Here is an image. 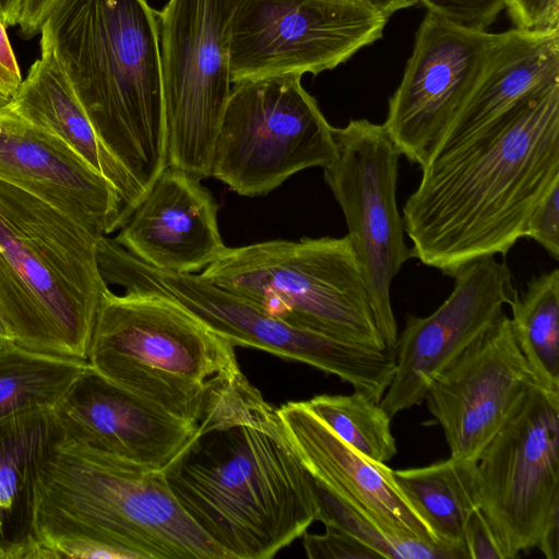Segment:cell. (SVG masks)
<instances>
[{"instance_id": "obj_1", "label": "cell", "mask_w": 559, "mask_h": 559, "mask_svg": "<svg viewBox=\"0 0 559 559\" xmlns=\"http://www.w3.org/2000/svg\"><path fill=\"white\" fill-rule=\"evenodd\" d=\"M166 477L227 559L273 558L317 521L313 479L277 409L241 370L213 389L194 440Z\"/></svg>"}, {"instance_id": "obj_2", "label": "cell", "mask_w": 559, "mask_h": 559, "mask_svg": "<svg viewBox=\"0 0 559 559\" xmlns=\"http://www.w3.org/2000/svg\"><path fill=\"white\" fill-rule=\"evenodd\" d=\"M403 206L411 258L448 276L504 257L559 180V85L426 164Z\"/></svg>"}, {"instance_id": "obj_3", "label": "cell", "mask_w": 559, "mask_h": 559, "mask_svg": "<svg viewBox=\"0 0 559 559\" xmlns=\"http://www.w3.org/2000/svg\"><path fill=\"white\" fill-rule=\"evenodd\" d=\"M36 559H227L181 507L166 473L64 436L37 472Z\"/></svg>"}, {"instance_id": "obj_4", "label": "cell", "mask_w": 559, "mask_h": 559, "mask_svg": "<svg viewBox=\"0 0 559 559\" xmlns=\"http://www.w3.org/2000/svg\"><path fill=\"white\" fill-rule=\"evenodd\" d=\"M40 34L98 136L146 193L167 167L158 14L147 0H58Z\"/></svg>"}, {"instance_id": "obj_5", "label": "cell", "mask_w": 559, "mask_h": 559, "mask_svg": "<svg viewBox=\"0 0 559 559\" xmlns=\"http://www.w3.org/2000/svg\"><path fill=\"white\" fill-rule=\"evenodd\" d=\"M100 237L0 179V312L10 341L87 359L103 292Z\"/></svg>"}, {"instance_id": "obj_6", "label": "cell", "mask_w": 559, "mask_h": 559, "mask_svg": "<svg viewBox=\"0 0 559 559\" xmlns=\"http://www.w3.org/2000/svg\"><path fill=\"white\" fill-rule=\"evenodd\" d=\"M86 361L162 411L198 424L213 389L240 370L235 346L177 302L103 292Z\"/></svg>"}, {"instance_id": "obj_7", "label": "cell", "mask_w": 559, "mask_h": 559, "mask_svg": "<svg viewBox=\"0 0 559 559\" xmlns=\"http://www.w3.org/2000/svg\"><path fill=\"white\" fill-rule=\"evenodd\" d=\"M200 275L294 328L389 349L347 235L226 247Z\"/></svg>"}, {"instance_id": "obj_8", "label": "cell", "mask_w": 559, "mask_h": 559, "mask_svg": "<svg viewBox=\"0 0 559 559\" xmlns=\"http://www.w3.org/2000/svg\"><path fill=\"white\" fill-rule=\"evenodd\" d=\"M100 274L128 293L168 298L226 337L235 347H253L307 364L338 377L380 403L395 372L392 349H379L294 328L265 313L243 296L200 274L150 266L103 236L97 243Z\"/></svg>"}, {"instance_id": "obj_9", "label": "cell", "mask_w": 559, "mask_h": 559, "mask_svg": "<svg viewBox=\"0 0 559 559\" xmlns=\"http://www.w3.org/2000/svg\"><path fill=\"white\" fill-rule=\"evenodd\" d=\"M333 127L301 76L235 83L214 142L211 177L243 197L265 195L290 176L330 165Z\"/></svg>"}, {"instance_id": "obj_10", "label": "cell", "mask_w": 559, "mask_h": 559, "mask_svg": "<svg viewBox=\"0 0 559 559\" xmlns=\"http://www.w3.org/2000/svg\"><path fill=\"white\" fill-rule=\"evenodd\" d=\"M239 0H168L158 13L167 166L211 177L231 93L230 31Z\"/></svg>"}, {"instance_id": "obj_11", "label": "cell", "mask_w": 559, "mask_h": 559, "mask_svg": "<svg viewBox=\"0 0 559 559\" xmlns=\"http://www.w3.org/2000/svg\"><path fill=\"white\" fill-rule=\"evenodd\" d=\"M332 130L336 154L323 177L344 214L378 331L393 349L399 332L391 284L411 258L396 203L402 155L382 124L352 119Z\"/></svg>"}, {"instance_id": "obj_12", "label": "cell", "mask_w": 559, "mask_h": 559, "mask_svg": "<svg viewBox=\"0 0 559 559\" xmlns=\"http://www.w3.org/2000/svg\"><path fill=\"white\" fill-rule=\"evenodd\" d=\"M388 20L364 1L239 0L231 83L332 70L379 40Z\"/></svg>"}, {"instance_id": "obj_13", "label": "cell", "mask_w": 559, "mask_h": 559, "mask_svg": "<svg viewBox=\"0 0 559 559\" xmlns=\"http://www.w3.org/2000/svg\"><path fill=\"white\" fill-rule=\"evenodd\" d=\"M480 511L508 559L559 511V395L534 386L476 461Z\"/></svg>"}, {"instance_id": "obj_14", "label": "cell", "mask_w": 559, "mask_h": 559, "mask_svg": "<svg viewBox=\"0 0 559 559\" xmlns=\"http://www.w3.org/2000/svg\"><path fill=\"white\" fill-rule=\"evenodd\" d=\"M500 37L501 33L467 29L427 11L382 123L407 160L425 165Z\"/></svg>"}, {"instance_id": "obj_15", "label": "cell", "mask_w": 559, "mask_h": 559, "mask_svg": "<svg viewBox=\"0 0 559 559\" xmlns=\"http://www.w3.org/2000/svg\"><path fill=\"white\" fill-rule=\"evenodd\" d=\"M453 277L448 298L427 317L408 314L397 336L395 372L379 403L391 418L424 402L431 381L501 319L514 290L510 269L492 255Z\"/></svg>"}, {"instance_id": "obj_16", "label": "cell", "mask_w": 559, "mask_h": 559, "mask_svg": "<svg viewBox=\"0 0 559 559\" xmlns=\"http://www.w3.org/2000/svg\"><path fill=\"white\" fill-rule=\"evenodd\" d=\"M536 385L503 314L431 381L424 401L442 427L450 456L476 462Z\"/></svg>"}, {"instance_id": "obj_17", "label": "cell", "mask_w": 559, "mask_h": 559, "mask_svg": "<svg viewBox=\"0 0 559 559\" xmlns=\"http://www.w3.org/2000/svg\"><path fill=\"white\" fill-rule=\"evenodd\" d=\"M52 414L62 436L141 468L165 473L198 430V424L152 405L88 362Z\"/></svg>"}, {"instance_id": "obj_18", "label": "cell", "mask_w": 559, "mask_h": 559, "mask_svg": "<svg viewBox=\"0 0 559 559\" xmlns=\"http://www.w3.org/2000/svg\"><path fill=\"white\" fill-rule=\"evenodd\" d=\"M0 179L50 204L98 237L128 219L120 194L105 177L9 105L0 109Z\"/></svg>"}, {"instance_id": "obj_19", "label": "cell", "mask_w": 559, "mask_h": 559, "mask_svg": "<svg viewBox=\"0 0 559 559\" xmlns=\"http://www.w3.org/2000/svg\"><path fill=\"white\" fill-rule=\"evenodd\" d=\"M217 211V202L200 178L167 166L114 240L150 266L194 274L226 248Z\"/></svg>"}, {"instance_id": "obj_20", "label": "cell", "mask_w": 559, "mask_h": 559, "mask_svg": "<svg viewBox=\"0 0 559 559\" xmlns=\"http://www.w3.org/2000/svg\"><path fill=\"white\" fill-rule=\"evenodd\" d=\"M276 409L292 445L316 483L394 532L444 546L385 463L372 461L345 443L305 401L288 402Z\"/></svg>"}, {"instance_id": "obj_21", "label": "cell", "mask_w": 559, "mask_h": 559, "mask_svg": "<svg viewBox=\"0 0 559 559\" xmlns=\"http://www.w3.org/2000/svg\"><path fill=\"white\" fill-rule=\"evenodd\" d=\"M556 85H559V31L514 27L502 32L472 91L425 165L478 136L518 106Z\"/></svg>"}, {"instance_id": "obj_22", "label": "cell", "mask_w": 559, "mask_h": 559, "mask_svg": "<svg viewBox=\"0 0 559 559\" xmlns=\"http://www.w3.org/2000/svg\"><path fill=\"white\" fill-rule=\"evenodd\" d=\"M9 106L22 118L60 139L105 177L120 194L126 215L130 217L145 192L98 136L46 40L40 38V57Z\"/></svg>"}, {"instance_id": "obj_23", "label": "cell", "mask_w": 559, "mask_h": 559, "mask_svg": "<svg viewBox=\"0 0 559 559\" xmlns=\"http://www.w3.org/2000/svg\"><path fill=\"white\" fill-rule=\"evenodd\" d=\"M59 435L52 409L0 420V559H35L37 472Z\"/></svg>"}, {"instance_id": "obj_24", "label": "cell", "mask_w": 559, "mask_h": 559, "mask_svg": "<svg viewBox=\"0 0 559 559\" xmlns=\"http://www.w3.org/2000/svg\"><path fill=\"white\" fill-rule=\"evenodd\" d=\"M394 478L440 544L468 559L464 532L480 508L476 462L450 456L421 467L393 471Z\"/></svg>"}, {"instance_id": "obj_25", "label": "cell", "mask_w": 559, "mask_h": 559, "mask_svg": "<svg viewBox=\"0 0 559 559\" xmlns=\"http://www.w3.org/2000/svg\"><path fill=\"white\" fill-rule=\"evenodd\" d=\"M86 366V360L0 340V420L29 411L53 409Z\"/></svg>"}, {"instance_id": "obj_26", "label": "cell", "mask_w": 559, "mask_h": 559, "mask_svg": "<svg viewBox=\"0 0 559 559\" xmlns=\"http://www.w3.org/2000/svg\"><path fill=\"white\" fill-rule=\"evenodd\" d=\"M513 335L539 388L559 395V271L533 276L508 302Z\"/></svg>"}, {"instance_id": "obj_27", "label": "cell", "mask_w": 559, "mask_h": 559, "mask_svg": "<svg viewBox=\"0 0 559 559\" xmlns=\"http://www.w3.org/2000/svg\"><path fill=\"white\" fill-rule=\"evenodd\" d=\"M305 403L338 438L366 457L385 463L396 454L392 418L364 393L321 394Z\"/></svg>"}, {"instance_id": "obj_28", "label": "cell", "mask_w": 559, "mask_h": 559, "mask_svg": "<svg viewBox=\"0 0 559 559\" xmlns=\"http://www.w3.org/2000/svg\"><path fill=\"white\" fill-rule=\"evenodd\" d=\"M313 479V478H312ZM314 483L317 521L336 525L377 551L381 558L397 559H463L445 546L394 532L379 523L361 509L343 500Z\"/></svg>"}, {"instance_id": "obj_29", "label": "cell", "mask_w": 559, "mask_h": 559, "mask_svg": "<svg viewBox=\"0 0 559 559\" xmlns=\"http://www.w3.org/2000/svg\"><path fill=\"white\" fill-rule=\"evenodd\" d=\"M428 12L472 31H486L506 9L507 0H417Z\"/></svg>"}, {"instance_id": "obj_30", "label": "cell", "mask_w": 559, "mask_h": 559, "mask_svg": "<svg viewBox=\"0 0 559 559\" xmlns=\"http://www.w3.org/2000/svg\"><path fill=\"white\" fill-rule=\"evenodd\" d=\"M325 533H305L302 546L310 559H376L381 556L347 531L324 524Z\"/></svg>"}, {"instance_id": "obj_31", "label": "cell", "mask_w": 559, "mask_h": 559, "mask_svg": "<svg viewBox=\"0 0 559 559\" xmlns=\"http://www.w3.org/2000/svg\"><path fill=\"white\" fill-rule=\"evenodd\" d=\"M524 237L536 241L552 259H559V180L548 188L533 210Z\"/></svg>"}, {"instance_id": "obj_32", "label": "cell", "mask_w": 559, "mask_h": 559, "mask_svg": "<svg viewBox=\"0 0 559 559\" xmlns=\"http://www.w3.org/2000/svg\"><path fill=\"white\" fill-rule=\"evenodd\" d=\"M506 10L515 28L532 32L559 29V0H507Z\"/></svg>"}, {"instance_id": "obj_33", "label": "cell", "mask_w": 559, "mask_h": 559, "mask_svg": "<svg viewBox=\"0 0 559 559\" xmlns=\"http://www.w3.org/2000/svg\"><path fill=\"white\" fill-rule=\"evenodd\" d=\"M464 545L468 559H508L480 509L474 510L468 518Z\"/></svg>"}, {"instance_id": "obj_34", "label": "cell", "mask_w": 559, "mask_h": 559, "mask_svg": "<svg viewBox=\"0 0 559 559\" xmlns=\"http://www.w3.org/2000/svg\"><path fill=\"white\" fill-rule=\"evenodd\" d=\"M23 80L5 26L0 22V93L13 98Z\"/></svg>"}, {"instance_id": "obj_35", "label": "cell", "mask_w": 559, "mask_h": 559, "mask_svg": "<svg viewBox=\"0 0 559 559\" xmlns=\"http://www.w3.org/2000/svg\"><path fill=\"white\" fill-rule=\"evenodd\" d=\"M58 0H22L17 25L29 38L40 33L43 24Z\"/></svg>"}, {"instance_id": "obj_36", "label": "cell", "mask_w": 559, "mask_h": 559, "mask_svg": "<svg viewBox=\"0 0 559 559\" xmlns=\"http://www.w3.org/2000/svg\"><path fill=\"white\" fill-rule=\"evenodd\" d=\"M547 559L559 558V511L546 523L537 547Z\"/></svg>"}, {"instance_id": "obj_37", "label": "cell", "mask_w": 559, "mask_h": 559, "mask_svg": "<svg viewBox=\"0 0 559 559\" xmlns=\"http://www.w3.org/2000/svg\"><path fill=\"white\" fill-rule=\"evenodd\" d=\"M365 2L388 19L400 10L418 4L417 0H365Z\"/></svg>"}, {"instance_id": "obj_38", "label": "cell", "mask_w": 559, "mask_h": 559, "mask_svg": "<svg viewBox=\"0 0 559 559\" xmlns=\"http://www.w3.org/2000/svg\"><path fill=\"white\" fill-rule=\"evenodd\" d=\"M22 0H0V22L13 26L19 22Z\"/></svg>"}, {"instance_id": "obj_39", "label": "cell", "mask_w": 559, "mask_h": 559, "mask_svg": "<svg viewBox=\"0 0 559 559\" xmlns=\"http://www.w3.org/2000/svg\"><path fill=\"white\" fill-rule=\"evenodd\" d=\"M0 340H9L10 341L2 316H1V312H0Z\"/></svg>"}, {"instance_id": "obj_40", "label": "cell", "mask_w": 559, "mask_h": 559, "mask_svg": "<svg viewBox=\"0 0 559 559\" xmlns=\"http://www.w3.org/2000/svg\"><path fill=\"white\" fill-rule=\"evenodd\" d=\"M10 97L0 93V109L7 107L11 103Z\"/></svg>"}, {"instance_id": "obj_41", "label": "cell", "mask_w": 559, "mask_h": 559, "mask_svg": "<svg viewBox=\"0 0 559 559\" xmlns=\"http://www.w3.org/2000/svg\"><path fill=\"white\" fill-rule=\"evenodd\" d=\"M324 1H336V2L364 1L365 2V0H324Z\"/></svg>"}]
</instances>
